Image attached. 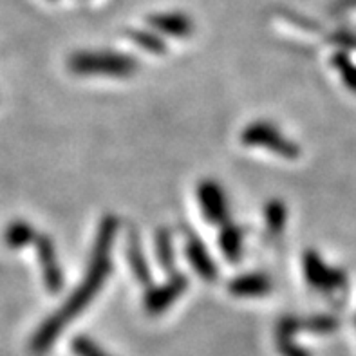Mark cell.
Here are the masks:
<instances>
[{
	"label": "cell",
	"instance_id": "12",
	"mask_svg": "<svg viewBox=\"0 0 356 356\" xmlns=\"http://www.w3.org/2000/svg\"><path fill=\"white\" fill-rule=\"evenodd\" d=\"M219 246H221V252L226 261L232 262V264L239 262L243 257L244 232L237 225L226 222V225H222L221 235H219Z\"/></svg>",
	"mask_w": 356,
	"mask_h": 356
},
{
	"label": "cell",
	"instance_id": "8",
	"mask_svg": "<svg viewBox=\"0 0 356 356\" xmlns=\"http://www.w3.org/2000/svg\"><path fill=\"white\" fill-rule=\"evenodd\" d=\"M304 271H306L307 282L322 291H330L342 282V275L325 266L321 257L313 252H307L304 255Z\"/></svg>",
	"mask_w": 356,
	"mask_h": 356
},
{
	"label": "cell",
	"instance_id": "14",
	"mask_svg": "<svg viewBox=\"0 0 356 356\" xmlns=\"http://www.w3.org/2000/svg\"><path fill=\"white\" fill-rule=\"evenodd\" d=\"M36 232L29 222L26 221H13L9 222L8 228L4 232V243L8 248L11 250H20L24 246H29V244L35 243V237H36Z\"/></svg>",
	"mask_w": 356,
	"mask_h": 356
},
{
	"label": "cell",
	"instance_id": "2",
	"mask_svg": "<svg viewBox=\"0 0 356 356\" xmlns=\"http://www.w3.org/2000/svg\"><path fill=\"white\" fill-rule=\"evenodd\" d=\"M67 65L80 76L127 78L138 71V62L131 54L116 51H80L72 54Z\"/></svg>",
	"mask_w": 356,
	"mask_h": 356
},
{
	"label": "cell",
	"instance_id": "9",
	"mask_svg": "<svg viewBox=\"0 0 356 356\" xmlns=\"http://www.w3.org/2000/svg\"><path fill=\"white\" fill-rule=\"evenodd\" d=\"M302 330V321H298L295 316H284L277 325L275 343L277 349L282 356H309L306 349L297 346L295 334Z\"/></svg>",
	"mask_w": 356,
	"mask_h": 356
},
{
	"label": "cell",
	"instance_id": "10",
	"mask_svg": "<svg viewBox=\"0 0 356 356\" xmlns=\"http://www.w3.org/2000/svg\"><path fill=\"white\" fill-rule=\"evenodd\" d=\"M271 279L261 271H253L246 275L235 277L230 282L228 289L235 297H264L271 291Z\"/></svg>",
	"mask_w": 356,
	"mask_h": 356
},
{
	"label": "cell",
	"instance_id": "16",
	"mask_svg": "<svg viewBox=\"0 0 356 356\" xmlns=\"http://www.w3.org/2000/svg\"><path fill=\"white\" fill-rule=\"evenodd\" d=\"M154 243H156V257H158L159 266L165 271L174 270V246H172V234L167 228H159L156 232V237H154Z\"/></svg>",
	"mask_w": 356,
	"mask_h": 356
},
{
	"label": "cell",
	"instance_id": "4",
	"mask_svg": "<svg viewBox=\"0 0 356 356\" xmlns=\"http://www.w3.org/2000/svg\"><path fill=\"white\" fill-rule=\"evenodd\" d=\"M195 195H197V203L201 207V212H203L204 219L210 225L222 226L228 222L230 208H228V201H226V195L221 186H219V183L210 179L201 181L197 185Z\"/></svg>",
	"mask_w": 356,
	"mask_h": 356
},
{
	"label": "cell",
	"instance_id": "3",
	"mask_svg": "<svg viewBox=\"0 0 356 356\" xmlns=\"http://www.w3.org/2000/svg\"><path fill=\"white\" fill-rule=\"evenodd\" d=\"M241 141L246 147H261L284 159H297L300 149L295 141L286 138L275 125L268 122H253L241 132Z\"/></svg>",
	"mask_w": 356,
	"mask_h": 356
},
{
	"label": "cell",
	"instance_id": "6",
	"mask_svg": "<svg viewBox=\"0 0 356 356\" xmlns=\"http://www.w3.org/2000/svg\"><path fill=\"white\" fill-rule=\"evenodd\" d=\"M35 248L38 255V262L42 266V277H44V284L49 293H58L63 286L62 268L58 264L56 257V248L49 235L40 234L35 237Z\"/></svg>",
	"mask_w": 356,
	"mask_h": 356
},
{
	"label": "cell",
	"instance_id": "11",
	"mask_svg": "<svg viewBox=\"0 0 356 356\" xmlns=\"http://www.w3.org/2000/svg\"><path fill=\"white\" fill-rule=\"evenodd\" d=\"M149 24L165 33V35L176 36V38H186L194 31V24L186 15L181 13H165V15H152L149 17Z\"/></svg>",
	"mask_w": 356,
	"mask_h": 356
},
{
	"label": "cell",
	"instance_id": "13",
	"mask_svg": "<svg viewBox=\"0 0 356 356\" xmlns=\"http://www.w3.org/2000/svg\"><path fill=\"white\" fill-rule=\"evenodd\" d=\"M127 259H129V264H131V270L134 273L136 280L141 282V284L149 286L152 275H150L149 262L145 259V253L141 250L140 239H138L136 232H131L129 241H127Z\"/></svg>",
	"mask_w": 356,
	"mask_h": 356
},
{
	"label": "cell",
	"instance_id": "1",
	"mask_svg": "<svg viewBox=\"0 0 356 356\" xmlns=\"http://www.w3.org/2000/svg\"><path fill=\"white\" fill-rule=\"evenodd\" d=\"M120 221L116 216H105L99 222L98 234H96L95 246L90 253L89 266H87L86 277L81 279L76 289L72 291L71 297L65 300L58 312L44 322L31 339V351L35 355H45L49 351L51 346L56 342L63 327L71 321H74L90 302L92 298L99 293V289L104 288L105 280L111 275L113 270V261H111V250H113L114 239H116Z\"/></svg>",
	"mask_w": 356,
	"mask_h": 356
},
{
	"label": "cell",
	"instance_id": "7",
	"mask_svg": "<svg viewBox=\"0 0 356 356\" xmlns=\"http://www.w3.org/2000/svg\"><path fill=\"white\" fill-rule=\"evenodd\" d=\"M185 252H186V259H188L190 266L194 268L195 273H197L201 279L207 280V282H213V280H217V275H219L217 264L212 261V257H210V253H208L203 241L199 239L195 234H192L188 228H186Z\"/></svg>",
	"mask_w": 356,
	"mask_h": 356
},
{
	"label": "cell",
	"instance_id": "17",
	"mask_svg": "<svg viewBox=\"0 0 356 356\" xmlns=\"http://www.w3.org/2000/svg\"><path fill=\"white\" fill-rule=\"evenodd\" d=\"M129 38H131L136 45H140L145 51H149V53L163 54L167 51L165 42H163L159 36L152 35V33L149 31H131L129 33Z\"/></svg>",
	"mask_w": 356,
	"mask_h": 356
},
{
	"label": "cell",
	"instance_id": "15",
	"mask_svg": "<svg viewBox=\"0 0 356 356\" xmlns=\"http://www.w3.org/2000/svg\"><path fill=\"white\" fill-rule=\"evenodd\" d=\"M264 222L270 235H280L288 222V207L280 199H271L264 208Z\"/></svg>",
	"mask_w": 356,
	"mask_h": 356
},
{
	"label": "cell",
	"instance_id": "5",
	"mask_svg": "<svg viewBox=\"0 0 356 356\" xmlns=\"http://www.w3.org/2000/svg\"><path fill=\"white\" fill-rule=\"evenodd\" d=\"M186 288H188V277L181 275V273H172V277L165 284L150 288L145 293V309L152 316L159 315L176 302L177 298L185 293Z\"/></svg>",
	"mask_w": 356,
	"mask_h": 356
},
{
	"label": "cell",
	"instance_id": "18",
	"mask_svg": "<svg viewBox=\"0 0 356 356\" xmlns=\"http://www.w3.org/2000/svg\"><path fill=\"white\" fill-rule=\"evenodd\" d=\"M72 353L76 356H111L108 353H105L104 349L99 348L98 343L92 342L87 337H76L71 343Z\"/></svg>",
	"mask_w": 356,
	"mask_h": 356
}]
</instances>
